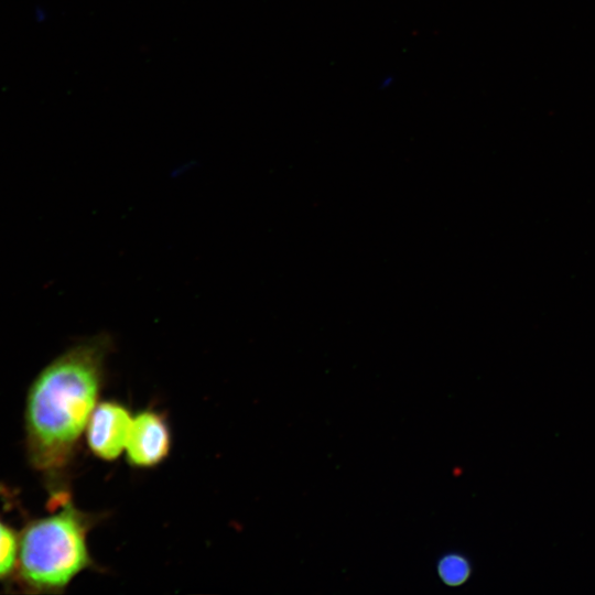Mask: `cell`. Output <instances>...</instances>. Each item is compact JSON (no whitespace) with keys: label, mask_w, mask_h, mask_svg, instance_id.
Here are the masks:
<instances>
[{"label":"cell","mask_w":595,"mask_h":595,"mask_svg":"<svg viewBox=\"0 0 595 595\" xmlns=\"http://www.w3.org/2000/svg\"><path fill=\"white\" fill-rule=\"evenodd\" d=\"M112 348L107 333L78 339L46 364L26 390L24 455L48 497L69 491L72 472L104 388Z\"/></svg>","instance_id":"1"},{"label":"cell","mask_w":595,"mask_h":595,"mask_svg":"<svg viewBox=\"0 0 595 595\" xmlns=\"http://www.w3.org/2000/svg\"><path fill=\"white\" fill-rule=\"evenodd\" d=\"M47 513L24 516L19 531L17 569L7 593L64 594L87 570L100 571L88 536L105 515L78 508L71 493L48 497Z\"/></svg>","instance_id":"2"},{"label":"cell","mask_w":595,"mask_h":595,"mask_svg":"<svg viewBox=\"0 0 595 595\" xmlns=\"http://www.w3.org/2000/svg\"><path fill=\"white\" fill-rule=\"evenodd\" d=\"M130 409L118 400H100L85 431V444L93 456L113 462L125 453L132 422Z\"/></svg>","instance_id":"3"},{"label":"cell","mask_w":595,"mask_h":595,"mask_svg":"<svg viewBox=\"0 0 595 595\" xmlns=\"http://www.w3.org/2000/svg\"><path fill=\"white\" fill-rule=\"evenodd\" d=\"M171 448L172 432L162 411L148 408L133 415L125 450L131 467H156L167 458Z\"/></svg>","instance_id":"4"},{"label":"cell","mask_w":595,"mask_h":595,"mask_svg":"<svg viewBox=\"0 0 595 595\" xmlns=\"http://www.w3.org/2000/svg\"><path fill=\"white\" fill-rule=\"evenodd\" d=\"M18 551L19 531L0 516V584L3 588L14 575Z\"/></svg>","instance_id":"5"},{"label":"cell","mask_w":595,"mask_h":595,"mask_svg":"<svg viewBox=\"0 0 595 595\" xmlns=\"http://www.w3.org/2000/svg\"><path fill=\"white\" fill-rule=\"evenodd\" d=\"M437 572L442 581L450 586L464 583L470 574L468 561L458 554H448L441 559Z\"/></svg>","instance_id":"6"}]
</instances>
